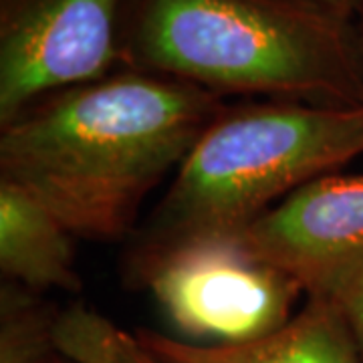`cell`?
Masks as SVG:
<instances>
[{"instance_id":"cell-4","label":"cell","mask_w":363,"mask_h":363,"mask_svg":"<svg viewBox=\"0 0 363 363\" xmlns=\"http://www.w3.org/2000/svg\"><path fill=\"white\" fill-rule=\"evenodd\" d=\"M184 337L236 345L267 337L291 321L303 289L262 260L238 234L196 240L154 262L138 283Z\"/></svg>"},{"instance_id":"cell-7","label":"cell","mask_w":363,"mask_h":363,"mask_svg":"<svg viewBox=\"0 0 363 363\" xmlns=\"http://www.w3.org/2000/svg\"><path fill=\"white\" fill-rule=\"evenodd\" d=\"M135 335L166 363H363L345 315L327 298H307L279 331L236 345H202L150 329Z\"/></svg>"},{"instance_id":"cell-9","label":"cell","mask_w":363,"mask_h":363,"mask_svg":"<svg viewBox=\"0 0 363 363\" xmlns=\"http://www.w3.org/2000/svg\"><path fill=\"white\" fill-rule=\"evenodd\" d=\"M63 309L43 293L2 281L0 286V363H55L57 323Z\"/></svg>"},{"instance_id":"cell-12","label":"cell","mask_w":363,"mask_h":363,"mask_svg":"<svg viewBox=\"0 0 363 363\" xmlns=\"http://www.w3.org/2000/svg\"><path fill=\"white\" fill-rule=\"evenodd\" d=\"M319 2L351 23H355L357 16H363V0H319Z\"/></svg>"},{"instance_id":"cell-14","label":"cell","mask_w":363,"mask_h":363,"mask_svg":"<svg viewBox=\"0 0 363 363\" xmlns=\"http://www.w3.org/2000/svg\"><path fill=\"white\" fill-rule=\"evenodd\" d=\"M362 39H363V35H362Z\"/></svg>"},{"instance_id":"cell-6","label":"cell","mask_w":363,"mask_h":363,"mask_svg":"<svg viewBox=\"0 0 363 363\" xmlns=\"http://www.w3.org/2000/svg\"><path fill=\"white\" fill-rule=\"evenodd\" d=\"M238 236L307 298L335 303L363 272V174L307 182Z\"/></svg>"},{"instance_id":"cell-10","label":"cell","mask_w":363,"mask_h":363,"mask_svg":"<svg viewBox=\"0 0 363 363\" xmlns=\"http://www.w3.org/2000/svg\"><path fill=\"white\" fill-rule=\"evenodd\" d=\"M55 339L59 353L71 363H166L145 350L138 335L83 303L63 309Z\"/></svg>"},{"instance_id":"cell-13","label":"cell","mask_w":363,"mask_h":363,"mask_svg":"<svg viewBox=\"0 0 363 363\" xmlns=\"http://www.w3.org/2000/svg\"><path fill=\"white\" fill-rule=\"evenodd\" d=\"M55 363H71V362H69V359H65V357L61 355V357H59V359H57V362H55Z\"/></svg>"},{"instance_id":"cell-8","label":"cell","mask_w":363,"mask_h":363,"mask_svg":"<svg viewBox=\"0 0 363 363\" xmlns=\"http://www.w3.org/2000/svg\"><path fill=\"white\" fill-rule=\"evenodd\" d=\"M75 234L40 200L0 178V271L30 291H79Z\"/></svg>"},{"instance_id":"cell-5","label":"cell","mask_w":363,"mask_h":363,"mask_svg":"<svg viewBox=\"0 0 363 363\" xmlns=\"http://www.w3.org/2000/svg\"><path fill=\"white\" fill-rule=\"evenodd\" d=\"M125 0H0V125L123 69Z\"/></svg>"},{"instance_id":"cell-2","label":"cell","mask_w":363,"mask_h":363,"mask_svg":"<svg viewBox=\"0 0 363 363\" xmlns=\"http://www.w3.org/2000/svg\"><path fill=\"white\" fill-rule=\"evenodd\" d=\"M123 69L216 95L363 107V39L319 0H125Z\"/></svg>"},{"instance_id":"cell-1","label":"cell","mask_w":363,"mask_h":363,"mask_svg":"<svg viewBox=\"0 0 363 363\" xmlns=\"http://www.w3.org/2000/svg\"><path fill=\"white\" fill-rule=\"evenodd\" d=\"M220 95L121 69L52 93L0 125V178L23 186L79 238L135 230L147 194L180 168Z\"/></svg>"},{"instance_id":"cell-11","label":"cell","mask_w":363,"mask_h":363,"mask_svg":"<svg viewBox=\"0 0 363 363\" xmlns=\"http://www.w3.org/2000/svg\"><path fill=\"white\" fill-rule=\"evenodd\" d=\"M335 303L350 323L363 359V272L351 283L350 289Z\"/></svg>"},{"instance_id":"cell-3","label":"cell","mask_w":363,"mask_h":363,"mask_svg":"<svg viewBox=\"0 0 363 363\" xmlns=\"http://www.w3.org/2000/svg\"><path fill=\"white\" fill-rule=\"evenodd\" d=\"M363 154V107L298 101L224 105L184 157L164 198L131 233L123 277L196 240L240 234L307 182Z\"/></svg>"}]
</instances>
